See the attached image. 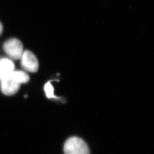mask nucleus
<instances>
[{"label":"nucleus","instance_id":"1","mask_svg":"<svg viewBox=\"0 0 154 154\" xmlns=\"http://www.w3.org/2000/svg\"><path fill=\"white\" fill-rule=\"evenodd\" d=\"M63 151L65 154H90L87 144L81 138H69L64 144Z\"/></svg>","mask_w":154,"mask_h":154},{"label":"nucleus","instance_id":"7","mask_svg":"<svg viewBox=\"0 0 154 154\" xmlns=\"http://www.w3.org/2000/svg\"><path fill=\"white\" fill-rule=\"evenodd\" d=\"M45 91L46 95L48 98H56L58 99V97H56L54 94V88L51 84L50 81L46 83L44 86Z\"/></svg>","mask_w":154,"mask_h":154},{"label":"nucleus","instance_id":"3","mask_svg":"<svg viewBox=\"0 0 154 154\" xmlns=\"http://www.w3.org/2000/svg\"><path fill=\"white\" fill-rule=\"evenodd\" d=\"M20 60L21 66L25 70L31 72H35L38 70V61L32 52L29 50L24 51Z\"/></svg>","mask_w":154,"mask_h":154},{"label":"nucleus","instance_id":"8","mask_svg":"<svg viewBox=\"0 0 154 154\" xmlns=\"http://www.w3.org/2000/svg\"><path fill=\"white\" fill-rule=\"evenodd\" d=\"M2 31H3V26H2V25L1 24V23L0 22V34L2 33Z\"/></svg>","mask_w":154,"mask_h":154},{"label":"nucleus","instance_id":"4","mask_svg":"<svg viewBox=\"0 0 154 154\" xmlns=\"http://www.w3.org/2000/svg\"><path fill=\"white\" fill-rule=\"evenodd\" d=\"M2 92L6 95H12L18 91L21 84L14 80L11 75L4 78L0 81Z\"/></svg>","mask_w":154,"mask_h":154},{"label":"nucleus","instance_id":"6","mask_svg":"<svg viewBox=\"0 0 154 154\" xmlns=\"http://www.w3.org/2000/svg\"><path fill=\"white\" fill-rule=\"evenodd\" d=\"M11 77L20 84L28 82L30 79L29 76L26 72L23 71L14 70L10 74Z\"/></svg>","mask_w":154,"mask_h":154},{"label":"nucleus","instance_id":"2","mask_svg":"<svg viewBox=\"0 0 154 154\" xmlns=\"http://www.w3.org/2000/svg\"><path fill=\"white\" fill-rule=\"evenodd\" d=\"M6 54L11 60H20L23 52L21 42L16 38H11L6 41L3 46Z\"/></svg>","mask_w":154,"mask_h":154},{"label":"nucleus","instance_id":"5","mask_svg":"<svg viewBox=\"0 0 154 154\" xmlns=\"http://www.w3.org/2000/svg\"><path fill=\"white\" fill-rule=\"evenodd\" d=\"M14 70V64L11 60L2 58L0 60V81L8 77Z\"/></svg>","mask_w":154,"mask_h":154}]
</instances>
